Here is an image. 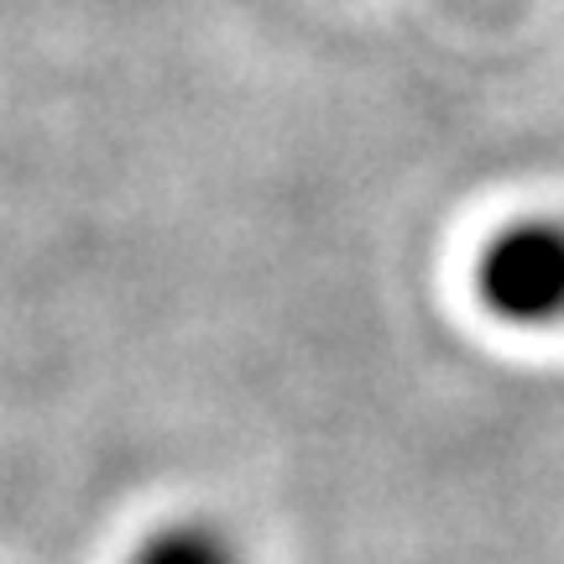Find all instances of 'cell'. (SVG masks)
Listing matches in <instances>:
<instances>
[{"instance_id": "6da1fadb", "label": "cell", "mask_w": 564, "mask_h": 564, "mask_svg": "<svg viewBox=\"0 0 564 564\" xmlns=\"http://www.w3.org/2000/svg\"><path fill=\"white\" fill-rule=\"evenodd\" d=\"M470 299L491 324L512 335L564 329V215L523 209L507 215L476 241Z\"/></svg>"}, {"instance_id": "7a4b0ae2", "label": "cell", "mask_w": 564, "mask_h": 564, "mask_svg": "<svg viewBox=\"0 0 564 564\" xmlns=\"http://www.w3.org/2000/svg\"><path fill=\"white\" fill-rule=\"evenodd\" d=\"M126 564H246L236 539L209 518H173L152 528Z\"/></svg>"}]
</instances>
